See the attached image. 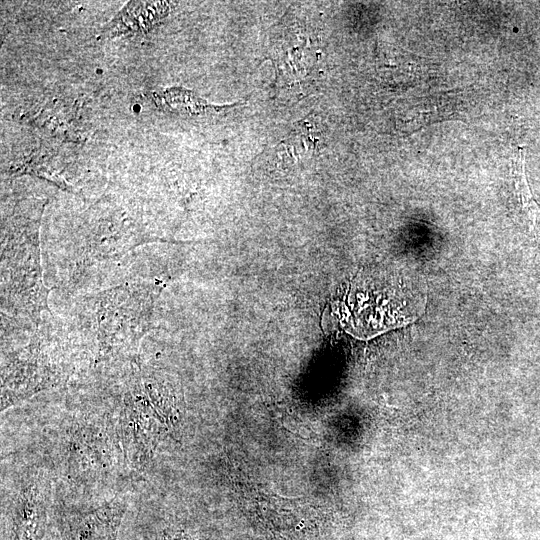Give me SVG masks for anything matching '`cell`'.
I'll use <instances>...</instances> for the list:
<instances>
[{
  "label": "cell",
  "mask_w": 540,
  "mask_h": 540,
  "mask_svg": "<svg viewBox=\"0 0 540 540\" xmlns=\"http://www.w3.org/2000/svg\"><path fill=\"white\" fill-rule=\"evenodd\" d=\"M36 487L37 485L27 486L19 496L17 507L19 512L16 516L18 521L15 522V526H18L16 530L18 540H38L40 538L38 532L43 530L45 511L40 491Z\"/></svg>",
  "instance_id": "2"
},
{
  "label": "cell",
  "mask_w": 540,
  "mask_h": 540,
  "mask_svg": "<svg viewBox=\"0 0 540 540\" xmlns=\"http://www.w3.org/2000/svg\"><path fill=\"white\" fill-rule=\"evenodd\" d=\"M513 176L522 207L526 210L532 225L540 232V209L530 192L524 167V154L522 148L518 149L513 162Z\"/></svg>",
  "instance_id": "3"
},
{
  "label": "cell",
  "mask_w": 540,
  "mask_h": 540,
  "mask_svg": "<svg viewBox=\"0 0 540 540\" xmlns=\"http://www.w3.org/2000/svg\"><path fill=\"white\" fill-rule=\"evenodd\" d=\"M124 500L114 498L97 508L66 514L61 518L62 540H117Z\"/></svg>",
  "instance_id": "1"
}]
</instances>
